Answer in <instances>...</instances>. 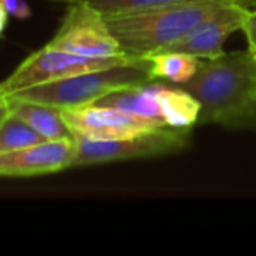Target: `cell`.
Returning a JSON list of instances; mask_svg holds the SVG:
<instances>
[{
  "label": "cell",
  "mask_w": 256,
  "mask_h": 256,
  "mask_svg": "<svg viewBox=\"0 0 256 256\" xmlns=\"http://www.w3.org/2000/svg\"><path fill=\"white\" fill-rule=\"evenodd\" d=\"M9 112V107L6 106V107H0V123H2V120L6 118V114Z\"/></svg>",
  "instance_id": "44dd1931"
},
{
  "label": "cell",
  "mask_w": 256,
  "mask_h": 256,
  "mask_svg": "<svg viewBox=\"0 0 256 256\" xmlns=\"http://www.w3.org/2000/svg\"><path fill=\"white\" fill-rule=\"evenodd\" d=\"M136 60H139V56H132V54L128 53H121L118 56L107 58L82 56V54L54 50V48L46 44L42 50L26 56L18 65V68L0 84H2L4 92L9 95V93L18 92V90L60 81V79L84 74V72L102 70V68L118 67V65H128L134 64Z\"/></svg>",
  "instance_id": "5b68a950"
},
{
  "label": "cell",
  "mask_w": 256,
  "mask_h": 256,
  "mask_svg": "<svg viewBox=\"0 0 256 256\" xmlns=\"http://www.w3.org/2000/svg\"><path fill=\"white\" fill-rule=\"evenodd\" d=\"M76 153L74 137L46 140L23 150L0 153L2 178H32L70 168Z\"/></svg>",
  "instance_id": "9c48e42d"
},
{
  "label": "cell",
  "mask_w": 256,
  "mask_h": 256,
  "mask_svg": "<svg viewBox=\"0 0 256 256\" xmlns=\"http://www.w3.org/2000/svg\"><path fill=\"white\" fill-rule=\"evenodd\" d=\"M48 46L92 58L118 56L121 51L106 16L86 4H68L60 26Z\"/></svg>",
  "instance_id": "8992f818"
},
{
  "label": "cell",
  "mask_w": 256,
  "mask_h": 256,
  "mask_svg": "<svg viewBox=\"0 0 256 256\" xmlns=\"http://www.w3.org/2000/svg\"><path fill=\"white\" fill-rule=\"evenodd\" d=\"M237 2H240V4H244V2H248V0H237Z\"/></svg>",
  "instance_id": "603a6c76"
},
{
  "label": "cell",
  "mask_w": 256,
  "mask_h": 256,
  "mask_svg": "<svg viewBox=\"0 0 256 256\" xmlns=\"http://www.w3.org/2000/svg\"><path fill=\"white\" fill-rule=\"evenodd\" d=\"M72 137L76 142V153L70 168H74L178 153L188 146L190 128L160 126L139 136L116 140H93L78 134H72Z\"/></svg>",
  "instance_id": "277c9868"
},
{
  "label": "cell",
  "mask_w": 256,
  "mask_h": 256,
  "mask_svg": "<svg viewBox=\"0 0 256 256\" xmlns=\"http://www.w3.org/2000/svg\"><path fill=\"white\" fill-rule=\"evenodd\" d=\"M251 53H252V56H254V60H256V48H254V50H251Z\"/></svg>",
  "instance_id": "7402d4cb"
},
{
  "label": "cell",
  "mask_w": 256,
  "mask_h": 256,
  "mask_svg": "<svg viewBox=\"0 0 256 256\" xmlns=\"http://www.w3.org/2000/svg\"><path fill=\"white\" fill-rule=\"evenodd\" d=\"M8 107L48 140L72 137L70 128L67 126L58 107L37 102H25V100H8Z\"/></svg>",
  "instance_id": "8fae6325"
},
{
  "label": "cell",
  "mask_w": 256,
  "mask_h": 256,
  "mask_svg": "<svg viewBox=\"0 0 256 256\" xmlns=\"http://www.w3.org/2000/svg\"><path fill=\"white\" fill-rule=\"evenodd\" d=\"M200 102L198 124H226L256 96V60L251 50L223 53L200 64L182 84Z\"/></svg>",
  "instance_id": "7a4b0ae2"
},
{
  "label": "cell",
  "mask_w": 256,
  "mask_h": 256,
  "mask_svg": "<svg viewBox=\"0 0 256 256\" xmlns=\"http://www.w3.org/2000/svg\"><path fill=\"white\" fill-rule=\"evenodd\" d=\"M242 32L246 34L249 50H254V48H256V9H254V11L248 12L244 23H242Z\"/></svg>",
  "instance_id": "ac0fdd59"
},
{
  "label": "cell",
  "mask_w": 256,
  "mask_h": 256,
  "mask_svg": "<svg viewBox=\"0 0 256 256\" xmlns=\"http://www.w3.org/2000/svg\"><path fill=\"white\" fill-rule=\"evenodd\" d=\"M9 16H11V14L8 12V9L0 4V39H2V36H4V32H6V26H8Z\"/></svg>",
  "instance_id": "d6986e66"
},
{
  "label": "cell",
  "mask_w": 256,
  "mask_h": 256,
  "mask_svg": "<svg viewBox=\"0 0 256 256\" xmlns=\"http://www.w3.org/2000/svg\"><path fill=\"white\" fill-rule=\"evenodd\" d=\"M224 126L230 130H256V96L244 110L232 118Z\"/></svg>",
  "instance_id": "2e32d148"
},
{
  "label": "cell",
  "mask_w": 256,
  "mask_h": 256,
  "mask_svg": "<svg viewBox=\"0 0 256 256\" xmlns=\"http://www.w3.org/2000/svg\"><path fill=\"white\" fill-rule=\"evenodd\" d=\"M248 12L249 9L244 4H240L237 0H232L218 12H214L210 18L204 20L200 25H196L182 39L168 46L165 51L188 53L202 58V60L221 56L224 40L234 32L242 30V23H244Z\"/></svg>",
  "instance_id": "ba28073f"
},
{
  "label": "cell",
  "mask_w": 256,
  "mask_h": 256,
  "mask_svg": "<svg viewBox=\"0 0 256 256\" xmlns=\"http://www.w3.org/2000/svg\"><path fill=\"white\" fill-rule=\"evenodd\" d=\"M146 58H150V78L153 81L167 79L176 84H184L190 81L202 64V58L179 51H165Z\"/></svg>",
  "instance_id": "4fadbf2b"
},
{
  "label": "cell",
  "mask_w": 256,
  "mask_h": 256,
  "mask_svg": "<svg viewBox=\"0 0 256 256\" xmlns=\"http://www.w3.org/2000/svg\"><path fill=\"white\" fill-rule=\"evenodd\" d=\"M153 81L150 78V58H139L134 64L92 70L65 78L60 81L18 90L8 95V100H25L53 106L58 109L95 104L107 93L139 82Z\"/></svg>",
  "instance_id": "3957f363"
},
{
  "label": "cell",
  "mask_w": 256,
  "mask_h": 256,
  "mask_svg": "<svg viewBox=\"0 0 256 256\" xmlns=\"http://www.w3.org/2000/svg\"><path fill=\"white\" fill-rule=\"evenodd\" d=\"M58 4H86L96 9L104 16H118L130 14V12L148 11V9L164 8L170 4H181V2H192V0H53Z\"/></svg>",
  "instance_id": "9a60e30c"
},
{
  "label": "cell",
  "mask_w": 256,
  "mask_h": 256,
  "mask_svg": "<svg viewBox=\"0 0 256 256\" xmlns=\"http://www.w3.org/2000/svg\"><path fill=\"white\" fill-rule=\"evenodd\" d=\"M8 106V93L4 92L2 84H0V107H6Z\"/></svg>",
  "instance_id": "ffe728a7"
},
{
  "label": "cell",
  "mask_w": 256,
  "mask_h": 256,
  "mask_svg": "<svg viewBox=\"0 0 256 256\" xmlns=\"http://www.w3.org/2000/svg\"><path fill=\"white\" fill-rule=\"evenodd\" d=\"M0 4L4 6L9 14L14 16L16 20H28L34 14L28 0H0Z\"/></svg>",
  "instance_id": "e0dca14e"
},
{
  "label": "cell",
  "mask_w": 256,
  "mask_h": 256,
  "mask_svg": "<svg viewBox=\"0 0 256 256\" xmlns=\"http://www.w3.org/2000/svg\"><path fill=\"white\" fill-rule=\"evenodd\" d=\"M232 0H192L130 14L106 16L121 51L146 58L164 53Z\"/></svg>",
  "instance_id": "6da1fadb"
},
{
  "label": "cell",
  "mask_w": 256,
  "mask_h": 256,
  "mask_svg": "<svg viewBox=\"0 0 256 256\" xmlns=\"http://www.w3.org/2000/svg\"><path fill=\"white\" fill-rule=\"evenodd\" d=\"M62 110L67 126L72 134H78L93 140H116L139 136L154 128L167 126L158 120L136 116L114 107L88 104L79 107H65Z\"/></svg>",
  "instance_id": "52a82bcc"
},
{
  "label": "cell",
  "mask_w": 256,
  "mask_h": 256,
  "mask_svg": "<svg viewBox=\"0 0 256 256\" xmlns=\"http://www.w3.org/2000/svg\"><path fill=\"white\" fill-rule=\"evenodd\" d=\"M46 140V137L34 130L26 121L18 118L12 110H9L0 123V153L23 150V148L36 146Z\"/></svg>",
  "instance_id": "5bb4252c"
},
{
  "label": "cell",
  "mask_w": 256,
  "mask_h": 256,
  "mask_svg": "<svg viewBox=\"0 0 256 256\" xmlns=\"http://www.w3.org/2000/svg\"><path fill=\"white\" fill-rule=\"evenodd\" d=\"M162 120L172 128H192L198 124L200 102L184 88L164 84L160 92Z\"/></svg>",
  "instance_id": "7c38bea8"
},
{
  "label": "cell",
  "mask_w": 256,
  "mask_h": 256,
  "mask_svg": "<svg viewBox=\"0 0 256 256\" xmlns=\"http://www.w3.org/2000/svg\"><path fill=\"white\" fill-rule=\"evenodd\" d=\"M162 88H164L162 82H154V81L139 82V84L114 90V92L107 93V95L102 96L100 100H96L95 104L114 107V109L136 114V116L158 120L164 123V120H162V110H160Z\"/></svg>",
  "instance_id": "30bf717a"
}]
</instances>
